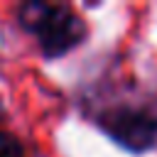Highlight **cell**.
I'll return each instance as SVG.
<instances>
[{"label": "cell", "mask_w": 157, "mask_h": 157, "mask_svg": "<svg viewBox=\"0 0 157 157\" xmlns=\"http://www.w3.org/2000/svg\"><path fill=\"white\" fill-rule=\"evenodd\" d=\"M20 25L37 34L39 49L47 59H56L69 49L78 47L86 37L83 20L66 5L52 2H25L20 7Z\"/></svg>", "instance_id": "1"}, {"label": "cell", "mask_w": 157, "mask_h": 157, "mask_svg": "<svg viewBox=\"0 0 157 157\" xmlns=\"http://www.w3.org/2000/svg\"><path fill=\"white\" fill-rule=\"evenodd\" d=\"M98 125L108 132V137L132 152H145L157 140V118L135 105H115L103 110Z\"/></svg>", "instance_id": "2"}, {"label": "cell", "mask_w": 157, "mask_h": 157, "mask_svg": "<svg viewBox=\"0 0 157 157\" xmlns=\"http://www.w3.org/2000/svg\"><path fill=\"white\" fill-rule=\"evenodd\" d=\"M0 157H25L20 140L7 132H0Z\"/></svg>", "instance_id": "3"}]
</instances>
